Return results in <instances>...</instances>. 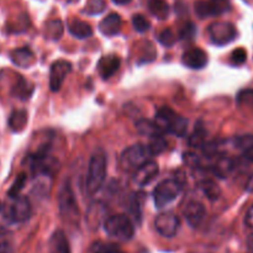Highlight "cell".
<instances>
[{
	"mask_svg": "<svg viewBox=\"0 0 253 253\" xmlns=\"http://www.w3.org/2000/svg\"><path fill=\"white\" fill-rule=\"evenodd\" d=\"M14 245L9 235H0V253H12Z\"/></svg>",
	"mask_w": 253,
	"mask_h": 253,
	"instance_id": "obj_37",
	"label": "cell"
},
{
	"mask_svg": "<svg viewBox=\"0 0 253 253\" xmlns=\"http://www.w3.org/2000/svg\"><path fill=\"white\" fill-rule=\"evenodd\" d=\"M182 62L190 69H202L207 66L208 56L202 48H192L183 53Z\"/></svg>",
	"mask_w": 253,
	"mask_h": 253,
	"instance_id": "obj_14",
	"label": "cell"
},
{
	"mask_svg": "<svg viewBox=\"0 0 253 253\" xmlns=\"http://www.w3.org/2000/svg\"><path fill=\"white\" fill-rule=\"evenodd\" d=\"M247 253H253V234L247 239Z\"/></svg>",
	"mask_w": 253,
	"mask_h": 253,
	"instance_id": "obj_40",
	"label": "cell"
},
{
	"mask_svg": "<svg viewBox=\"0 0 253 253\" xmlns=\"http://www.w3.org/2000/svg\"><path fill=\"white\" fill-rule=\"evenodd\" d=\"M106 235L118 241H130L135 235V227L127 215L119 214L106 219L104 222Z\"/></svg>",
	"mask_w": 253,
	"mask_h": 253,
	"instance_id": "obj_3",
	"label": "cell"
},
{
	"mask_svg": "<svg viewBox=\"0 0 253 253\" xmlns=\"http://www.w3.org/2000/svg\"><path fill=\"white\" fill-rule=\"evenodd\" d=\"M195 12L200 19L220 16L231 9L230 0H199L194 5Z\"/></svg>",
	"mask_w": 253,
	"mask_h": 253,
	"instance_id": "obj_8",
	"label": "cell"
},
{
	"mask_svg": "<svg viewBox=\"0 0 253 253\" xmlns=\"http://www.w3.org/2000/svg\"><path fill=\"white\" fill-rule=\"evenodd\" d=\"M34 93V85H32L30 82L25 81L22 77H19V81L15 84L14 88H12V94L16 96L17 99H21V100H27L30 99V96Z\"/></svg>",
	"mask_w": 253,
	"mask_h": 253,
	"instance_id": "obj_24",
	"label": "cell"
},
{
	"mask_svg": "<svg viewBox=\"0 0 253 253\" xmlns=\"http://www.w3.org/2000/svg\"><path fill=\"white\" fill-rule=\"evenodd\" d=\"M27 120H29V116H27L26 110H15L10 115L7 124L12 132H21L26 127Z\"/></svg>",
	"mask_w": 253,
	"mask_h": 253,
	"instance_id": "obj_21",
	"label": "cell"
},
{
	"mask_svg": "<svg viewBox=\"0 0 253 253\" xmlns=\"http://www.w3.org/2000/svg\"><path fill=\"white\" fill-rule=\"evenodd\" d=\"M237 105L241 110L253 111V90L247 89V90L240 91L237 95Z\"/></svg>",
	"mask_w": 253,
	"mask_h": 253,
	"instance_id": "obj_29",
	"label": "cell"
},
{
	"mask_svg": "<svg viewBox=\"0 0 253 253\" xmlns=\"http://www.w3.org/2000/svg\"><path fill=\"white\" fill-rule=\"evenodd\" d=\"M106 215V207L100 202H95L90 205L89 208V211L86 214V221L90 225L91 227H96L100 222L106 221V219L104 216Z\"/></svg>",
	"mask_w": 253,
	"mask_h": 253,
	"instance_id": "obj_18",
	"label": "cell"
},
{
	"mask_svg": "<svg viewBox=\"0 0 253 253\" xmlns=\"http://www.w3.org/2000/svg\"><path fill=\"white\" fill-rule=\"evenodd\" d=\"M68 30L71 32L72 36H74L76 39L84 40L88 39L93 35V29H91L90 25L85 21H82L78 19H72L68 24Z\"/></svg>",
	"mask_w": 253,
	"mask_h": 253,
	"instance_id": "obj_19",
	"label": "cell"
},
{
	"mask_svg": "<svg viewBox=\"0 0 253 253\" xmlns=\"http://www.w3.org/2000/svg\"><path fill=\"white\" fill-rule=\"evenodd\" d=\"M106 179V156L104 151H96L88 165L85 188L89 194H95L104 185Z\"/></svg>",
	"mask_w": 253,
	"mask_h": 253,
	"instance_id": "obj_1",
	"label": "cell"
},
{
	"mask_svg": "<svg viewBox=\"0 0 253 253\" xmlns=\"http://www.w3.org/2000/svg\"><path fill=\"white\" fill-rule=\"evenodd\" d=\"M247 52L244 48H236L231 54V62L234 66H241L246 62Z\"/></svg>",
	"mask_w": 253,
	"mask_h": 253,
	"instance_id": "obj_36",
	"label": "cell"
},
{
	"mask_svg": "<svg viewBox=\"0 0 253 253\" xmlns=\"http://www.w3.org/2000/svg\"><path fill=\"white\" fill-rule=\"evenodd\" d=\"M246 190L249 193H253V175L251 178L249 179V182H247L246 184Z\"/></svg>",
	"mask_w": 253,
	"mask_h": 253,
	"instance_id": "obj_41",
	"label": "cell"
},
{
	"mask_svg": "<svg viewBox=\"0 0 253 253\" xmlns=\"http://www.w3.org/2000/svg\"><path fill=\"white\" fill-rule=\"evenodd\" d=\"M1 209H2V205H1V202H0V211H1Z\"/></svg>",
	"mask_w": 253,
	"mask_h": 253,
	"instance_id": "obj_43",
	"label": "cell"
},
{
	"mask_svg": "<svg viewBox=\"0 0 253 253\" xmlns=\"http://www.w3.org/2000/svg\"><path fill=\"white\" fill-rule=\"evenodd\" d=\"M49 246H51V253H71L66 235L61 230L52 235Z\"/></svg>",
	"mask_w": 253,
	"mask_h": 253,
	"instance_id": "obj_22",
	"label": "cell"
},
{
	"mask_svg": "<svg viewBox=\"0 0 253 253\" xmlns=\"http://www.w3.org/2000/svg\"><path fill=\"white\" fill-rule=\"evenodd\" d=\"M26 182H27L26 174H25V173H20V174L16 177V179H15V182L12 183L11 188L9 189V192H7L9 198L19 197L20 193H21V190L24 189Z\"/></svg>",
	"mask_w": 253,
	"mask_h": 253,
	"instance_id": "obj_32",
	"label": "cell"
},
{
	"mask_svg": "<svg viewBox=\"0 0 253 253\" xmlns=\"http://www.w3.org/2000/svg\"><path fill=\"white\" fill-rule=\"evenodd\" d=\"M31 216V204L27 197L19 195L10 198V203L5 208V217L11 224H22Z\"/></svg>",
	"mask_w": 253,
	"mask_h": 253,
	"instance_id": "obj_5",
	"label": "cell"
},
{
	"mask_svg": "<svg viewBox=\"0 0 253 253\" xmlns=\"http://www.w3.org/2000/svg\"><path fill=\"white\" fill-rule=\"evenodd\" d=\"M121 26H123V20L121 16L116 12H111L108 16L104 17L99 24V30L104 36H115L120 32Z\"/></svg>",
	"mask_w": 253,
	"mask_h": 253,
	"instance_id": "obj_16",
	"label": "cell"
},
{
	"mask_svg": "<svg viewBox=\"0 0 253 253\" xmlns=\"http://www.w3.org/2000/svg\"><path fill=\"white\" fill-rule=\"evenodd\" d=\"M183 216L192 227H199L207 216L205 207L199 202H189L183 209Z\"/></svg>",
	"mask_w": 253,
	"mask_h": 253,
	"instance_id": "obj_12",
	"label": "cell"
},
{
	"mask_svg": "<svg viewBox=\"0 0 253 253\" xmlns=\"http://www.w3.org/2000/svg\"><path fill=\"white\" fill-rule=\"evenodd\" d=\"M155 123L157 124L161 131H166L168 133L177 136V137H184L188 131V120L183 116L175 114L172 109L161 108L156 113Z\"/></svg>",
	"mask_w": 253,
	"mask_h": 253,
	"instance_id": "obj_2",
	"label": "cell"
},
{
	"mask_svg": "<svg viewBox=\"0 0 253 253\" xmlns=\"http://www.w3.org/2000/svg\"><path fill=\"white\" fill-rule=\"evenodd\" d=\"M205 138H207V131L203 126H195L194 132L189 137V145L194 148H200L205 145Z\"/></svg>",
	"mask_w": 253,
	"mask_h": 253,
	"instance_id": "obj_30",
	"label": "cell"
},
{
	"mask_svg": "<svg viewBox=\"0 0 253 253\" xmlns=\"http://www.w3.org/2000/svg\"><path fill=\"white\" fill-rule=\"evenodd\" d=\"M151 152L148 150V146L132 145L131 147L126 148L121 155V166L126 169H138L141 166L150 162Z\"/></svg>",
	"mask_w": 253,
	"mask_h": 253,
	"instance_id": "obj_7",
	"label": "cell"
},
{
	"mask_svg": "<svg viewBox=\"0 0 253 253\" xmlns=\"http://www.w3.org/2000/svg\"><path fill=\"white\" fill-rule=\"evenodd\" d=\"M120 58L115 54H108L100 58L98 62V72L103 79H109L113 77L120 68Z\"/></svg>",
	"mask_w": 253,
	"mask_h": 253,
	"instance_id": "obj_15",
	"label": "cell"
},
{
	"mask_svg": "<svg viewBox=\"0 0 253 253\" xmlns=\"http://www.w3.org/2000/svg\"><path fill=\"white\" fill-rule=\"evenodd\" d=\"M58 207H59L61 216L63 217L66 221H69V222L78 221L79 219L78 205H77L76 197H74V193L73 190H72L71 184H69V180H66V182L62 184L61 189H59Z\"/></svg>",
	"mask_w": 253,
	"mask_h": 253,
	"instance_id": "obj_4",
	"label": "cell"
},
{
	"mask_svg": "<svg viewBox=\"0 0 253 253\" xmlns=\"http://www.w3.org/2000/svg\"><path fill=\"white\" fill-rule=\"evenodd\" d=\"M106 1L105 0H88L83 12L88 15H99L105 11Z\"/></svg>",
	"mask_w": 253,
	"mask_h": 253,
	"instance_id": "obj_31",
	"label": "cell"
},
{
	"mask_svg": "<svg viewBox=\"0 0 253 253\" xmlns=\"http://www.w3.org/2000/svg\"><path fill=\"white\" fill-rule=\"evenodd\" d=\"M182 192V185L177 179H167L161 182L153 190V200L156 208H163L170 204Z\"/></svg>",
	"mask_w": 253,
	"mask_h": 253,
	"instance_id": "obj_6",
	"label": "cell"
},
{
	"mask_svg": "<svg viewBox=\"0 0 253 253\" xmlns=\"http://www.w3.org/2000/svg\"><path fill=\"white\" fill-rule=\"evenodd\" d=\"M71 69L72 64L64 59H59L52 63L49 69V88L52 91H58L62 88V84Z\"/></svg>",
	"mask_w": 253,
	"mask_h": 253,
	"instance_id": "obj_11",
	"label": "cell"
},
{
	"mask_svg": "<svg viewBox=\"0 0 253 253\" xmlns=\"http://www.w3.org/2000/svg\"><path fill=\"white\" fill-rule=\"evenodd\" d=\"M136 128L141 135H145L147 137H152V136L161 133V128L158 127L155 121L145 120V119H141L136 123Z\"/></svg>",
	"mask_w": 253,
	"mask_h": 253,
	"instance_id": "obj_26",
	"label": "cell"
},
{
	"mask_svg": "<svg viewBox=\"0 0 253 253\" xmlns=\"http://www.w3.org/2000/svg\"><path fill=\"white\" fill-rule=\"evenodd\" d=\"M197 35V27L193 22H187V24L183 25V27L179 31V37L184 41H190L193 40Z\"/></svg>",
	"mask_w": 253,
	"mask_h": 253,
	"instance_id": "obj_35",
	"label": "cell"
},
{
	"mask_svg": "<svg viewBox=\"0 0 253 253\" xmlns=\"http://www.w3.org/2000/svg\"><path fill=\"white\" fill-rule=\"evenodd\" d=\"M63 30L64 27L61 20L54 19L47 22L44 31H46V36L48 37V39L53 40V41H57V40L61 39L62 35H63Z\"/></svg>",
	"mask_w": 253,
	"mask_h": 253,
	"instance_id": "obj_27",
	"label": "cell"
},
{
	"mask_svg": "<svg viewBox=\"0 0 253 253\" xmlns=\"http://www.w3.org/2000/svg\"><path fill=\"white\" fill-rule=\"evenodd\" d=\"M10 59L15 66L20 67V68H30L36 63V57H35L34 52L27 47L14 49L10 53Z\"/></svg>",
	"mask_w": 253,
	"mask_h": 253,
	"instance_id": "obj_17",
	"label": "cell"
},
{
	"mask_svg": "<svg viewBox=\"0 0 253 253\" xmlns=\"http://www.w3.org/2000/svg\"><path fill=\"white\" fill-rule=\"evenodd\" d=\"M183 160H184V162L192 168H198L200 166V158L193 152L184 153V155H183Z\"/></svg>",
	"mask_w": 253,
	"mask_h": 253,
	"instance_id": "obj_38",
	"label": "cell"
},
{
	"mask_svg": "<svg viewBox=\"0 0 253 253\" xmlns=\"http://www.w3.org/2000/svg\"><path fill=\"white\" fill-rule=\"evenodd\" d=\"M158 170H160V168H158L157 163L150 161V162L141 166L138 169H136L135 175H133V183L137 187H145L157 177Z\"/></svg>",
	"mask_w": 253,
	"mask_h": 253,
	"instance_id": "obj_13",
	"label": "cell"
},
{
	"mask_svg": "<svg viewBox=\"0 0 253 253\" xmlns=\"http://www.w3.org/2000/svg\"><path fill=\"white\" fill-rule=\"evenodd\" d=\"M132 25H133V29H135L137 32H140V34H143V32L148 31L151 27L150 21H148L143 15H140V14L133 15Z\"/></svg>",
	"mask_w": 253,
	"mask_h": 253,
	"instance_id": "obj_33",
	"label": "cell"
},
{
	"mask_svg": "<svg viewBox=\"0 0 253 253\" xmlns=\"http://www.w3.org/2000/svg\"><path fill=\"white\" fill-rule=\"evenodd\" d=\"M180 226V220L173 212H162L155 220V227L163 237H173L177 235Z\"/></svg>",
	"mask_w": 253,
	"mask_h": 253,
	"instance_id": "obj_10",
	"label": "cell"
},
{
	"mask_svg": "<svg viewBox=\"0 0 253 253\" xmlns=\"http://www.w3.org/2000/svg\"><path fill=\"white\" fill-rule=\"evenodd\" d=\"M235 147L241 151L242 156L250 162H253V135L239 136L234 140Z\"/></svg>",
	"mask_w": 253,
	"mask_h": 253,
	"instance_id": "obj_20",
	"label": "cell"
},
{
	"mask_svg": "<svg viewBox=\"0 0 253 253\" xmlns=\"http://www.w3.org/2000/svg\"><path fill=\"white\" fill-rule=\"evenodd\" d=\"M212 43L225 46L234 41L237 36L236 27L230 22H214L208 29Z\"/></svg>",
	"mask_w": 253,
	"mask_h": 253,
	"instance_id": "obj_9",
	"label": "cell"
},
{
	"mask_svg": "<svg viewBox=\"0 0 253 253\" xmlns=\"http://www.w3.org/2000/svg\"><path fill=\"white\" fill-rule=\"evenodd\" d=\"M147 6L151 14L160 20H166L169 15V6L166 0H147Z\"/></svg>",
	"mask_w": 253,
	"mask_h": 253,
	"instance_id": "obj_23",
	"label": "cell"
},
{
	"mask_svg": "<svg viewBox=\"0 0 253 253\" xmlns=\"http://www.w3.org/2000/svg\"><path fill=\"white\" fill-rule=\"evenodd\" d=\"M158 41H160L161 44L166 47H172L173 44L175 43L177 41V37H175L174 32L172 31L170 29H166L158 35Z\"/></svg>",
	"mask_w": 253,
	"mask_h": 253,
	"instance_id": "obj_34",
	"label": "cell"
},
{
	"mask_svg": "<svg viewBox=\"0 0 253 253\" xmlns=\"http://www.w3.org/2000/svg\"><path fill=\"white\" fill-rule=\"evenodd\" d=\"M93 253H123L114 245H98Z\"/></svg>",
	"mask_w": 253,
	"mask_h": 253,
	"instance_id": "obj_39",
	"label": "cell"
},
{
	"mask_svg": "<svg viewBox=\"0 0 253 253\" xmlns=\"http://www.w3.org/2000/svg\"><path fill=\"white\" fill-rule=\"evenodd\" d=\"M148 150H150L152 156L161 155V153L167 150V141H166V138L161 133L152 136V137H150Z\"/></svg>",
	"mask_w": 253,
	"mask_h": 253,
	"instance_id": "obj_28",
	"label": "cell"
},
{
	"mask_svg": "<svg viewBox=\"0 0 253 253\" xmlns=\"http://www.w3.org/2000/svg\"><path fill=\"white\" fill-rule=\"evenodd\" d=\"M113 1L118 5H126V4H130L132 0H113Z\"/></svg>",
	"mask_w": 253,
	"mask_h": 253,
	"instance_id": "obj_42",
	"label": "cell"
},
{
	"mask_svg": "<svg viewBox=\"0 0 253 253\" xmlns=\"http://www.w3.org/2000/svg\"><path fill=\"white\" fill-rule=\"evenodd\" d=\"M199 188L202 189V192L204 193L205 197H208V199H210L211 202L217 200L220 195H221V189H220V187L211 179L202 180V182L199 183Z\"/></svg>",
	"mask_w": 253,
	"mask_h": 253,
	"instance_id": "obj_25",
	"label": "cell"
}]
</instances>
